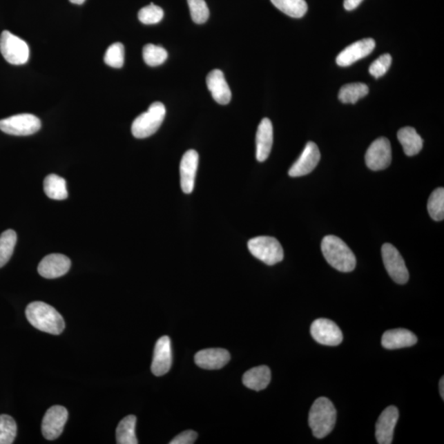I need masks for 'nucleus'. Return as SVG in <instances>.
Returning <instances> with one entry per match:
<instances>
[{"label": "nucleus", "mask_w": 444, "mask_h": 444, "mask_svg": "<svg viewBox=\"0 0 444 444\" xmlns=\"http://www.w3.org/2000/svg\"><path fill=\"white\" fill-rule=\"evenodd\" d=\"M26 316L34 327L47 334L59 335L66 327L61 314L52 306L41 301L29 304L26 309Z\"/></svg>", "instance_id": "obj_1"}, {"label": "nucleus", "mask_w": 444, "mask_h": 444, "mask_svg": "<svg viewBox=\"0 0 444 444\" xmlns=\"http://www.w3.org/2000/svg\"><path fill=\"white\" fill-rule=\"evenodd\" d=\"M321 249L329 264L342 273H350L355 269L356 258L354 253L342 240L335 235L323 238Z\"/></svg>", "instance_id": "obj_2"}, {"label": "nucleus", "mask_w": 444, "mask_h": 444, "mask_svg": "<svg viewBox=\"0 0 444 444\" xmlns=\"http://www.w3.org/2000/svg\"><path fill=\"white\" fill-rule=\"evenodd\" d=\"M336 420L337 412L329 399L320 398L313 403L309 414V425L314 437L323 438L329 435L334 428Z\"/></svg>", "instance_id": "obj_3"}, {"label": "nucleus", "mask_w": 444, "mask_h": 444, "mask_svg": "<svg viewBox=\"0 0 444 444\" xmlns=\"http://www.w3.org/2000/svg\"><path fill=\"white\" fill-rule=\"evenodd\" d=\"M166 107L162 102H154L148 111L141 114L132 124L133 135L137 139H146L154 135L163 122L166 116Z\"/></svg>", "instance_id": "obj_4"}, {"label": "nucleus", "mask_w": 444, "mask_h": 444, "mask_svg": "<svg viewBox=\"0 0 444 444\" xmlns=\"http://www.w3.org/2000/svg\"><path fill=\"white\" fill-rule=\"evenodd\" d=\"M248 248L253 256L267 265L277 264L284 258L282 247L279 241L273 237H255L249 241Z\"/></svg>", "instance_id": "obj_5"}, {"label": "nucleus", "mask_w": 444, "mask_h": 444, "mask_svg": "<svg viewBox=\"0 0 444 444\" xmlns=\"http://www.w3.org/2000/svg\"><path fill=\"white\" fill-rule=\"evenodd\" d=\"M0 52L14 66H23L28 61L30 55L27 43L8 31H3L0 36Z\"/></svg>", "instance_id": "obj_6"}, {"label": "nucleus", "mask_w": 444, "mask_h": 444, "mask_svg": "<svg viewBox=\"0 0 444 444\" xmlns=\"http://www.w3.org/2000/svg\"><path fill=\"white\" fill-rule=\"evenodd\" d=\"M40 119L32 114H20L0 120V131L15 136L32 135L40 131Z\"/></svg>", "instance_id": "obj_7"}, {"label": "nucleus", "mask_w": 444, "mask_h": 444, "mask_svg": "<svg viewBox=\"0 0 444 444\" xmlns=\"http://www.w3.org/2000/svg\"><path fill=\"white\" fill-rule=\"evenodd\" d=\"M382 256L392 279L398 284H406L409 280V271L398 250L391 244H385L382 247Z\"/></svg>", "instance_id": "obj_8"}, {"label": "nucleus", "mask_w": 444, "mask_h": 444, "mask_svg": "<svg viewBox=\"0 0 444 444\" xmlns=\"http://www.w3.org/2000/svg\"><path fill=\"white\" fill-rule=\"evenodd\" d=\"M366 165L370 170H385L392 162V148L389 139L379 137L374 141L365 154Z\"/></svg>", "instance_id": "obj_9"}, {"label": "nucleus", "mask_w": 444, "mask_h": 444, "mask_svg": "<svg viewBox=\"0 0 444 444\" xmlns=\"http://www.w3.org/2000/svg\"><path fill=\"white\" fill-rule=\"evenodd\" d=\"M310 333L317 342L325 346H338L343 340V335L339 327L327 318H318L313 321Z\"/></svg>", "instance_id": "obj_10"}, {"label": "nucleus", "mask_w": 444, "mask_h": 444, "mask_svg": "<svg viewBox=\"0 0 444 444\" xmlns=\"http://www.w3.org/2000/svg\"><path fill=\"white\" fill-rule=\"evenodd\" d=\"M68 413L66 407L54 406L46 412L43 418L41 431L43 436L48 441H55L62 434Z\"/></svg>", "instance_id": "obj_11"}, {"label": "nucleus", "mask_w": 444, "mask_h": 444, "mask_svg": "<svg viewBox=\"0 0 444 444\" xmlns=\"http://www.w3.org/2000/svg\"><path fill=\"white\" fill-rule=\"evenodd\" d=\"M321 154L318 146L313 142L306 144L303 153L289 170V175L291 177H300L311 173L320 162Z\"/></svg>", "instance_id": "obj_12"}, {"label": "nucleus", "mask_w": 444, "mask_h": 444, "mask_svg": "<svg viewBox=\"0 0 444 444\" xmlns=\"http://www.w3.org/2000/svg\"><path fill=\"white\" fill-rule=\"evenodd\" d=\"M376 46V43L372 38H365L363 40L352 43L340 52L336 62L340 67H347L366 56L371 54Z\"/></svg>", "instance_id": "obj_13"}, {"label": "nucleus", "mask_w": 444, "mask_h": 444, "mask_svg": "<svg viewBox=\"0 0 444 444\" xmlns=\"http://www.w3.org/2000/svg\"><path fill=\"white\" fill-rule=\"evenodd\" d=\"M70 267V258L64 254L52 253L43 258L38 266V273L47 279L58 278L66 275Z\"/></svg>", "instance_id": "obj_14"}, {"label": "nucleus", "mask_w": 444, "mask_h": 444, "mask_svg": "<svg viewBox=\"0 0 444 444\" xmlns=\"http://www.w3.org/2000/svg\"><path fill=\"white\" fill-rule=\"evenodd\" d=\"M172 347L169 337L164 336L155 346L152 372L156 376H162L170 371L172 365Z\"/></svg>", "instance_id": "obj_15"}, {"label": "nucleus", "mask_w": 444, "mask_h": 444, "mask_svg": "<svg viewBox=\"0 0 444 444\" xmlns=\"http://www.w3.org/2000/svg\"><path fill=\"white\" fill-rule=\"evenodd\" d=\"M398 418V409L394 406L387 407L381 413L376 423V431H375V436H376L378 443L391 444L392 443Z\"/></svg>", "instance_id": "obj_16"}, {"label": "nucleus", "mask_w": 444, "mask_h": 444, "mask_svg": "<svg viewBox=\"0 0 444 444\" xmlns=\"http://www.w3.org/2000/svg\"><path fill=\"white\" fill-rule=\"evenodd\" d=\"M198 153L195 150H189L180 162V184L184 193H191L195 188V176L198 166Z\"/></svg>", "instance_id": "obj_17"}, {"label": "nucleus", "mask_w": 444, "mask_h": 444, "mask_svg": "<svg viewBox=\"0 0 444 444\" xmlns=\"http://www.w3.org/2000/svg\"><path fill=\"white\" fill-rule=\"evenodd\" d=\"M230 360V353L222 348L205 349L198 351L195 356L198 367L210 370L223 368Z\"/></svg>", "instance_id": "obj_18"}, {"label": "nucleus", "mask_w": 444, "mask_h": 444, "mask_svg": "<svg viewBox=\"0 0 444 444\" xmlns=\"http://www.w3.org/2000/svg\"><path fill=\"white\" fill-rule=\"evenodd\" d=\"M273 144V128L271 120L264 118L258 125L256 135V158L264 162L269 158Z\"/></svg>", "instance_id": "obj_19"}, {"label": "nucleus", "mask_w": 444, "mask_h": 444, "mask_svg": "<svg viewBox=\"0 0 444 444\" xmlns=\"http://www.w3.org/2000/svg\"><path fill=\"white\" fill-rule=\"evenodd\" d=\"M206 86L218 104L227 105L231 100V92L222 71L214 70L206 77Z\"/></svg>", "instance_id": "obj_20"}, {"label": "nucleus", "mask_w": 444, "mask_h": 444, "mask_svg": "<svg viewBox=\"0 0 444 444\" xmlns=\"http://www.w3.org/2000/svg\"><path fill=\"white\" fill-rule=\"evenodd\" d=\"M416 342V336L404 329L387 331L382 338V346L389 350L412 347Z\"/></svg>", "instance_id": "obj_21"}, {"label": "nucleus", "mask_w": 444, "mask_h": 444, "mask_svg": "<svg viewBox=\"0 0 444 444\" xmlns=\"http://www.w3.org/2000/svg\"><path fill=\"white\" fill-rule=\"evenodd\" d=\"M271 378V370L267 366H258L244 374L243 383L248 389L261 391L269 385Z\"/></svg>", "instance_id": "obj_22"}, {"label": "nucleus", "mask_w": 444, "mask_h": 444, "mask_svg": "<svg viewBox=\"0 0 444 444\" xmlns=\"http://www.w3.org/2000/svg\"><path fill=\"white\" fill-rule=\"evenodd\" d=\"M398 139L403 146L405 154L408 157L416 156L423 148V139L414 128H400L398 133Z\"/></svg>", "instance_id": "obj_23"}, {"label": "nucleus", "mask_w": 444, "mask_h": 444, "mask_svg": "<svg viewBox=\"0 0 444 444\" xmlns=\"http://www.w3.org/2000/svg\"><path fill=\"white\" fill-rule=\"evenodd\" d=\"M137 418L135 416H128L119 422L116 429V441L119 444H137L135 433Z\"/></svg>", "instance_id": "obj_24"}, {"label": "nucleus", "mask_w": 444, "mask_h": 444, "mask_svg": "<svg viewBox=\"0 0 444 444\" xmlns=\"http://www.w3.org/2000/svg\"><path fill=\"white\" fill-rule=\"evenodd\" d=\"M44 191L47 197L55 200H66L68 195L66 180L56 175L46 176Z\"/></svg>", "instance_id": "obj_25"}, {"label": "nucleus", "mask_w": 444, "mask_h": 444, "mask_svg": "<svg viewBox=\"0 0 444 444\" xmlns=\"http://www.w3.org/2000/svg\"><path fill=\"white\" fill-rule=\"evenodd\" d=\"M369 92L368 86L365 84H349L340 89L338 98L344 104H356L360 99L367 96Z\"/></svg>", "instance_id": "obj_26"}, {"label": "nucleus", "mask_w": 444, "mask_h": 444, "mask_svg": "<svg viewBox=\"0 0 444 444\" xmlns=\"http://www.w3.org/2000/svg\"><path fill=\"white\" fill-rule=\"evenodd\" d=\"M271 2L280 11L291 18H302L308 10L305 0H271Z\"/></svg>", "instance_id": "obj_27"}, {"label": "nucleus", "mask_w": 444, "mask_h": 444, "mask_svg": "<svg viewBox=\"0 0 444 444\" xmlns=\"http://www.w3.org/2000/svg\"><path fill=\"white\" fill-rule=\"evenodd\" d=\"M16 232L7 230L0 235V269L7 264L14 253L17 244Z\"/></svg>", "instance_id": "obj_28"}, {"label": "nucleus", "mask_w": 444, "mask_h": 444, "mask_svg": "<svg viewBox=\"0 0 444 444\" xmlns=\"http://www.w3.org/2000/svg\"><path fill=\"white\" fill-rule=\"evenodd\" d=\"M431 218L441 222L444 218V189L438 188L431 193L427 205Z\"/></svg>", "instance_id": "obj_29"}, {"label": "nucleus", "mask_w": 444, "mask_h": 444, "mask_svg": "<svg viewBox=\"0 0 444 444\" xmlns=\"http://www.w3.org/2000/svg\"><path fill=\"white\" fill-rule=\"evenodd\" d=\"M142 56L144 61L151 67L161 66L166 61L168 54L167 51L161 46L153 44L146 45L142 50Z\"/></svg>", "instance_id": "obj_30"}, {"label": "nucleus", "mask_w": 444, "mask_h": 444, "mask_svg": "<svg viewBox=\"0 0 444 444\" xmlns=\"http://www.w3.org/2000/svg\"><path fill=\"white\" fill-rule=\"evenodd\" d=\"M17 424L14 418L0 415V444H11L17 436Z\"/></svg>", "instance_id": "obj_31"}, {"label": "nucleus", "mask_w": 444, "mask_h": 444, "mask_svg": "<svg viewBox=\"0 0 444 444\" xmlns=\"http://www.w3.org/2000/svg\"><path fill=\"white\" fill-rule=\"evenodd\" d=\"M104 61L108 66L112 68H120L123 67L124 47L122 43H114L107 49L104 56Z\"/></svg>", "instance_id": "obj_32"}, {"label": "nucleus", "mask_w": 444, "mask_h": 444, "mask_svg": "<svg viewBox=\"0 0 444 444\" xmlns=\"http://www.w3.org/2000/svg\"><path fill=\"white\" fill-rule=\"evenodd\" d=\"M164 17V11L161 7L151 3L150 6L141 8L139 12V19L142 23L146 25L157 24L160 23Z\"/></svg>", "instance_id": "obj_33"}, {"label": "nucleus", "mask_w": 444, "mask_h": 444, "mask_svg": "<svg viewBox=\"0 0 444 444\" xmlns=\"http://www.w3.org/2000/svg\"><path fill=\"white\" fill-rule=\"evenodd\" d=\"M188 4L192 19L195 23L202 24L208 21L210 12L205 0H188Z\"/></svg>", "instance_id": "obj_34"}, {"label": "nucleus", "mask_w": 444, "mask_h": 444, "mask_svg": "<svg viewBox=\"0 0 444 444\" xmlns=\"http://www.w3.org/2000/svg\"><path fill=\"white\" fill-rule=\"evenodd\" d=\"M392 60V56L389 54L381 55L370 66L369 70L370 75L374 76L375 79H378V77L385 75L389 70Z\"/></svg>", "instance_id": "obj_35"}, {"label": "nucleus", "mask_w": 444, "mask_h": 444, "mask_svg": "<svg viewBox=\"0 0 444 444\" xmlns=\"http://www.w3.org/2000/svg\"><path fill=\"white\" fill-rule=\"evenodd\" d=\"M197 434L195 431L186 430L180 433L170 442L171 444H192L196 441Z\"/></svg>", "instance_id": "obj_36"}, {"label": "nucleus", "mask_w": 444, "mask_h": 444, "mask_svg": "<svg viewBox=\"0 0 444 444\" xmlns=\"http://www.w3.org/2000/svg\"><path fill=\"white\" fill-rule=\"evenodd\" d=\"M363 0H344V8L347 11H352L360 6Z\"/></svg>", "instance_id": "obj_37"}, {"label": "nucleus", "mask_w": 444, "mask_h": 444, "mask_svg": "<svg viewBox=\"0 0 444 444\" xmlns=\"http://www.w3.org/2000/svg\"><path fill=\"white\" fill-rule=\"evenodd\" d=\"M439 392H441V396L443 399H444V379L443 377L441 379L439 382Z\"/></svg>", "instance_id": "obj_38"}, {"label": "nucleus", "mask_w": 444, "mask_h": 444, "mask_svg": "<svg viewBox=\"0 0 444 444\" xmlns=\"http://www.w3.org/2000/svg\"><path fill=\"white\" fill-rule=\"evenodd\" d=\"M70 1L72 3L79 4L80 6V4H83L86 1V0H70Z\"/></svg>", "instance_id": "obj_39"}]
</instances>
